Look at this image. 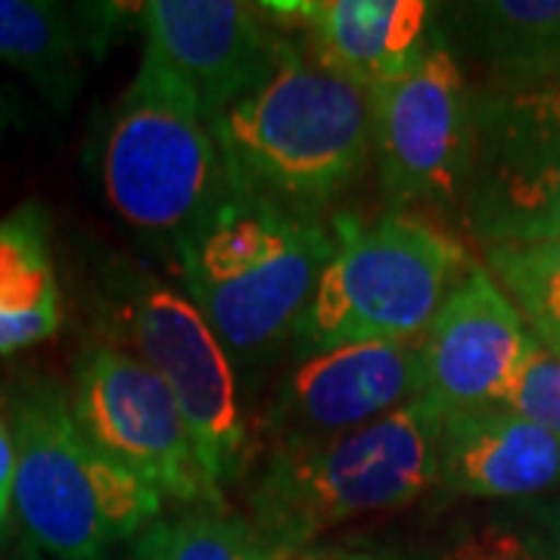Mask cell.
Segmentation results:
<instances>
[{
  "label": "cell",
  "mask_w": 560,
  "mask_h": 560,
  "mask_svg": "<svg viewBox=\"0 0 560 560\" xmlns=\"http://www.w3.org/2000/svg\"><path fill=\"white\" fill-rule=\"evenodd\" d=\"M234 197L320 212L374 162L371 91L280 38L275 62L212 119Z\"/></svg>",
  "instance_id": "6da1fadb"
},
{
  "label": "cell",
  "mask_w": 560,
  "mask_h": 560,
  "mask_svg": "<svg viewBox=\"0 0 560 560\" xmlns=\"http://www.w3.org/2000/svg\"><path fill=\"white\" fill-rule=\"evenodd\" d=\"M342 241V219L256 197H228L178 249L180 290L209 320L243 386L290 349Z\"/></svg>",
  "instance_id": "7a4b0ae2"
},
{
  "label": "cell",
  "mask_w": 560,
  "mask_h": 560,
  "mask_svg": "<svg viewBox=\"0 0 560 560\" xmlns=\"http://www.w3.org/2000/svg\"><path fill=\"white\" fill-rule=\"evenodd\" d=\"M442 418L418 396L337 440L268 448L249 486V523L271 548H308L337 526L408 508L436 482Z\"/></svg>",
  "instance_id": "3957f363"
},
{
  "label": "cell",
  "mask_w": 560,
  "mask_h": 560,
  "mask_svg": "<svg viewBox=\"0 0 560 560\" xmlns=\"http://www.w3.org/2000/svg\"><path fill=\"white\" fill-rule=\"evenodd\" d=\"M7 420L16 442L13 514L20 533L54 560H116L162 517V495L138 474L103 458L79 433L69 389L54 377L10 386Z\"/></svg>",
  "instance_id": "277c9868"
},
{
  "label": "cell",
  "mask_w": 560,
  "mask_h": 560,
  "mask_svg": "<svg viewBox=\"0 0 560 560\" xmlns=\"http://www.w3.org/2000/svg\"><path fill=\"white\" fill-rule=\"evenodd\" d=\"M88 165L106 209L172 256L231 197L212 125L143 62L101 121Z\"/></svg>",
  "instance_id": "5b68a950"
},
{
  "label": "cell",
  "mask_w": 560,
  "mask_h": 560,
  "mask_svg": "<svg viewBox=\"0 0 560 560\" xmlns=\"http://www.w3.org/2000/svg\"><path fill=\"white\" fill-rule=\"evenodd\" d=\"M470 268L442 221L389 209L371 224L346 219L287 352L296 361L355 342H418Z\"/></svg>",
  "instance_id": "8992f818"
},
{
  "label": "cell",
  "mask_w": 560,
  "mask_h": 560,
  "mask_svg": "<svg viewBox=\"0 0 560 560\" xmlns=\"http://www.w3.org/2000/svg\"><path fill=\"white\" fill-rule=\"evenodd\" d=\"M106 342L153 368L187 420L202 467L224 489L253 458L246 386L190 296L160 275L121 261L103 280Z\"/></svg>",
  "instance_id": "52a82bcc"
},
{
  "label": "cell",
  "mask_w": 560,
  "mask_h": 560,
  "mask_svg": "<svg viewBox=\"0 0 560 560\" xmlns=\"http://www.w3.org/2000/svg\"><path fill=\"white\" fill-rule=\"evenodd\" d=\"M371 106L374 162L389 212L464 221L480 91L442 25L418 69L371 91Z\"/></svg>",
  "instance_id": "ba28073f"
},
{
  "label": "cell",
  "mask_w": 560,
  "mask_h": 560,
  "mask_svg": "<svg viewBox=\"0 0 560 560\" xmlns=\"http://www.w3.org/2000/svg\"><path fill=\"white\" fill-rule=\"evenodd\" d=\"M69 408L91 448L138 474L162 499L178 508L224 504V489L202 467L172 389L140 359L109 342L81 349Z\"/></svg>",
  "instance_id": "9c48e42d"
},
{
  "label": "cell",
  "mask_w": 560,
  "mask_h": 560,
  "mask_svg": "<svg viewBox=\"0 0 560 560\" xmlns=\"http://www.w3.org/2000/svg\"><path fill=\"white\" fill-rule=\"evenodd\" d=\"M464 224L482 253L560 241V81L480 91Z\"/></svg>",
  "instance_id": "30bf717a"
},
{
  "label": "cell",
  "mask_w": 560,
  "mask_h": 560,
  "mask_svg": "<svg viewBox=\"0 0 560 560\" xmlns=\"http://www.w3.org/2000/svg\"><path fill=\"white\" fill-rule=\"evenodd\" d=\"M143 66L172 81L212 125L275 62L280 35L259 3L150 0L135 3Z\"/></svg>",
  "instance_id": "8fae6325"
},
{
  "label": "cell",
  "mask_w": 560,
  "mask_h": 560,
  "mask_svg": "<svg viewBox=\"0 0 560 560\" xmlns=\"http://www.w3.org/2000/svg\"><path fill=\"white\" fill-rule=\"evenodd\" d=\"M420 396L418 342H355L296 359L261 411L268 448L355 433Z\"/></svg>",
  "instance_id": "7c38bea8"
},
{
  "label": "cell",
  "mask_w": 560,
  "mask_h": 560,
  "mask_svg": "<svg viewBox=\"0 0 560 560\" xmlns=\"http://www.w3.org/2000/svg\"><path fill=\"white\" fill-rule=\"evenodd\" d=\"M533 334L489 268L474 265L420 337V396L442 415L499 408Z\"/></svg>",
  "instance_id": "4fadbf2b"
},
{
  "label": "cell",
  "mask_w": 560,
  "mask_h": 560,
  "mask_svg": "<svg viewBox=\"0 0 560 560\" xmlns=\"http://www.w3.org/2000/svg\"><path fill=\"white\" fill-rule=\"evenodd\" d=\"M280 35L364 91L411 75L440 32L442 3L427 0H290L259 3Z\"/></svg>",
  "instance_id": "5bb4252c"
},
{
  "label": "cell",
  "mask_w": 560,
  "mask_h": 560,
  "mask_svg": "<svg viewBox=\"0 0 560 560\" xmlns=\"http://www.w3.org/2000/svg\"><path fill=\"white\" fill-rule=\"evenodd\" d=\"M560 486V436L504 408L442 418L436 482L452 499H533Z\"/></svg>",
  "instance_id": "9a60e30c"
},
{
  "label": "cell",
  "mask_w": 560,
  "mask_h": 560,
  "mask_svg": "<svg viewBox=\"0 0 560 560\" xmlns=\"http://www.w3.org/2000/svg\"><path fill=\"white\" fill-rule=\"evenodd\" d=\"M121 25H135V3L0 0V62L62 113L79 97L84 60L101 57Z\"/></svg>",
  "instance_id": "2e32d148"
},
{
  "label": "cell",
  "mask_w": 560,
  "mask_h": 560,
  "mask_svg": "<svg viewBox=\"0 0 560 560\" xmlns=\"http://www.w3.org/2000/svg\"><path fill=\"white\" fill-rule=\"evenodd\" d=\"M445 38L486 75V91L560 81V0H477L440 10Z\"/></svg>",
  "instance_id": "e0dca14e"
},
{
  "label": "cell",
  "mask_w": 560,
  "mask_h": 560,
  "mask_svg": "<svg viewBox=\"0 0 560 560\" xmlns=\"http://www.w3.org/2000/svg\"><path fill=\"white\" fill-rule=\"evenodd\" d=\"M60 320L47 215L38 202H25L0 221V355L50 340Z\"/></svg>",
  "instance_id": "ac0fdd59"
},
{
  "label": "cell",
  "mask_w": 560,
  "mask_h": 560,
  "mask_svg": "<svg viewBox=\"0 0 560 560\" xmlns=\"http://www.w3.org/2000/svg\"><path fill=\"white\" fill-rule=\"evenodd\" d=\"M275 548L228 504H190L162 514L128 545V560H271Z\"/></svg>",
  "instance_id": "d6986e66"
},
{
  "label": "cell",
  "mask_w": 560,
  "mask_h": 560,
  "mask_svg": "<svg viewBox=\"0 0 560 560\" xmlns=\"http://www.w3.org/2000/svg\"><path fill=\"white\" fill-rule=\"evenodd\" d=\"M486 261L526 330L560 355V241L495 249L486 253Z\"/></svg>",
  "instance_id": "ffe728a7"
},
{
  "label": "cell",
  "mask_w": 560,
  "mask_h": 560,
  "mask_svg": "<svg viewBox=\"0 0 560 560\" xmlns=\"http://www.w3.org/2000/svg\"><path fill=\"white\" fill-rule=\"evenodd\" d=\"M436 560H555L539 529L511 517L460 521L436 551Z\"/></svg>",
  "instance_id": "44dd1931"
},
{
  "label": "cell",
  "mask_w": 560,
  "mask_h": 560,
  "mask_svg": "<svg viewBox=\"0 0 560 560\" xmlns=\"http://www.w3.org/2000/svg\"><path fill=\"white\" fill-rule=\"evenodd\" d=\"M499 408L533 420L560 436V355L545 349L536 337L526 349L517 377Z\"/></svg>",
  "instance_id": "7402d4cb"
},
{
  "label": "cell",
  "mask_w": 560,
  "mask_h": 560,
  "mask_svg": "<svg viewBox=\"0 0 560 560\" xmlns=\"http://www.w3.org/2000/svg\"><path fill=\"white\" fill-rule=\"evenodd\" d=\"M13 489H16V442L10 420L0 411V539L13 536Z\"/></svg>",
  "instance_id": "603a6c76"
},
{
  "label": "cell",
  "mask_w": 560,
  "mask_h": 560,
  "mask_svg": "<svg viewBox=\"0 0 560 560\" xmlns=\"http://www.w3.org/2000/svg\"><path fill=\"white\" fill-rule=\"evenodd\" d=\"M271 560H386L371 551H349L330 545H308V548H275Z\"/></svg>",
  "instance_id": "cb8c5ba5"
},
{
  "label": "cell",
  "mask_w": 560,
  "mask_h": 560,
  "mask_svg": "<svg viewBox=\"0 0 560 560\" xmlns=\"http://www.w3.org/2000/svg\"><path fill=\"white\" fill-rule=\"evenodd\" d=\"M536 521H539L541 539L548 541L555 560H560V501L558 504H551V508H539Z\"/></svg>",
  "instance_id": "d4e9b609"
},
{
  "label": "cell",
  "mask_w": 560,
  "mask_h": 560,
  "mask_svg": "<svg viewBox=\"0 0 560 560\" xmlns=\"http://www.w3.org/2000/svg\"><path fill=\"white\" fill-rule=\"evenodd\" d=\"M16 121H20V103H16V97L10 91H3V84H0V143L16 128Z\"/></svg>",
  "instance_id": "484cf974"
},
{
  "label": "cell",
  "mask_w": 560,
  "mask_h": 560,
  "mask_svg": "<svg viewBox=\"0 0 560 560\" xmlns=\"http://www.w3.org/2000/svg\"><path fill=\"white\" fill-rule=\"evenodd\" d=\"M16 536V533H13ZM10 539L0 545V560H40V551L20 533V539Z\"/></svg>",
  "instance_id": "4316f807"
},
{
  "label": "cell",
  "mask_w": 560,
  "mask_h": 560,
  "mask_svg": "<svg viewBox=\"0 0 560 560\" xmlns=\"http://www.w3.org/2000/svg\"><path fill=\"white\" fill-rule=\"evenodd\" d=\"M3 541H7V539H0V545H3Z\"/></svg>",
  "instance_id": "83f0119b"
},
{
  "label": "cell",
  "mask_w": 560,
  "mask_h": 560,
  "mask_svg": "<svg viewBox=\"0 0 560 560\" xmlns=\"http://www.w3.org/2000/svg\"><path fill=\"white\" fill-rule=\"evenodd\" d=\"M386 560H393V558H386Z\"/></svg>",
  "instance_id": "f1b7e54d"
}]
</instances>
